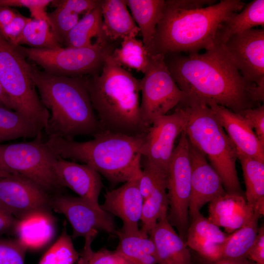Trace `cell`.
<instances>
[{"instance_id":"6da1fadb","label":"cell","mask_w":264,"mask_h":264,"mask_svg":"<svg viewBox=\"0 0 264 264\" xmlns=\"http://www.w3.org/2000/svg\"><path fill=\"white\" fill-rule=\"evenodd\" d=\"M167 67L187 98L214 102L240 113L260 106L256 85L246 82L221 46L202 54L164 55Z\"/></svg>"},{"instance_id":"7a4b0ae2","label":"cell","mask_w":264,"mask_h":264,"mask_svg":"<svg viewBox=\"0 0 264 264\" xmlns=\"http://www.w3.org/2000/svg\"><path fill=\"white\" fill-rule=\"evenodd\" d=\"M28 73L43 105L49 112L48 137L73 140L103 132L93 108L84 77L55 75L27 62Z\"/></svg>"},{"instance_id":"3957f363","label":"cell","mask_w":264,"mask_h":264,"mask_svg":"<svg viewBox=\"0 0 264 264\" xmlns=\"http://www.w3.org/2000/svg\"><path fill=\"white\" fill-rule=\"evenodd\" d=\"M84 78L103 132L130 136L147 132L149 127L140 112L139 79L118 65L111 54L99 73Z\"/></svg>"},{"instance_id":"277c9868","label":"cell","mask_w":264,"mask_h":264,"mask_svg":"<svg viewBox=\"0 0 264 264\" xmlns=\"http://www.w3.org/2000/svg\"><path fill=\"white\" fill-rule=\"evenodd\" d=\"M246 3L240 0H221L198 9H186L165 0L156 27L152 55L188 52L198 53L214 46L217 31L230 15L239 12Z\"/></svg>"},{"instance_id":"5b68a950","label":"cell","mask_w":264,"mask_h":264,"mask_svg":"<svg viewBox=\"0 0 264 264\" xmlns=\"http://www.w3.org/2000/svg\"><path fill=\"white\" fill-rule=\"evenodd\" d=\"M146 134L102 132L85 142L53 136L45 142L58 157L86 164L115 185L139 176Z\"/></svg>"},{"instance_id":"8992f818","label":"cell","mask_w":264,"mask_h":264,"mask_svg":"<svg viewBox=\"0 0 264 264\" xmlns=\"http://www.w3.org/2000/svg\"><path fill=\"white\" fill-rule=\"evenodd\" d=\"M177 106L190 143L208 157L225 191L243 195L236 168L237 149L214 111L205 103L187 98Z\"/></svg>"},{"instance_id":"52a82bcc","label":"cell","mask_w":264,"mask_h":264,"mask_svg":"<svg viewBox=\"0 0 264 264\" xmlns=\"http://www.w3.org/2000/svg\"><path fill=\"white\" fill-rule=\"evenodd\" d=\"M27 61L16 46L0 33V82L14 110L42 130L47 127L49 112L42 104L27 69Z\"/></svg>"},{"instance_id":"ba28073f","label":"cell","mask_w":264,"mask_h":264,"mask_svg":"<svg viewBox=\"0 0 264 264\" xmlns=\"http://www.w3.org/2000/svg\"><path fill=\"white\" fill-rule=\"evenodd\" d=\"M26 59L45 72L58 76L83 77L99 73L106 58L115 49L113 43L96 39L90 46L83 47L38 48L16 46Z\"/></svg>"},{"instance_id":"9c48e42d","label":"cell","mask_w":264,"mask_h":264,"mask_svg":"<svg viewBox=\"0 0 264 264\" xmlns=\"http://www.w3.org/2000/svg\"><path fill=\"white\" fill-rule=\"evenodd\" d=\"M42 136L31 141L0 144V168L29 180L49 196H54L63 188L54 171L58 156Z\"/></svg>"},{"instance_id":"30bf717a","label":"cell","mask_w":264,"mask_h":264,"mask_svg":"<svg viewBox=\"0 0 264 264\" xmlns=\"http://www.w3.org/2000/svg\"><path fill=\"white\" fill-rule=\"evenodd\" d=\"M139 84L142 95L141 114L149 127L155 119L166 115L187 98L172 77L163 54L151 56L149 66L139 80Z\"/></svg>"},{"instance_id":"8fae6325","label":"cell","mask_w":264,"mask_h":264,"mask_svg":"<svg viewBox=\"0 0 264 264\" xmlns=\"http://www.w3.org/2000/svg\"><path fill=\"white\" fill-rule=\"evenodd\" d=\"M191 176L189 143L185 132L183 131L174 149L168 167L167 190L169 209L167 218L185 241L190 222Z\"/></svg>"},{"instance_id":"7c38bea8","label":"cell","mask_w":264,"mask_h":264,"mask_svg":"<svg viewBox=\"0 0 264 264\" xmlns=\"http://www.w3.org/2000/svg\"><path fill=\"white\" fill-rule=\"evenodd\" d=\"M184 116L179 107L173 113L155 119L146 134L141 166L152 167L167 175L175 141L184 131Z\"/></svg>"},{"instance_id":"4fadbf2b","label":"cell","mask_w":264,"mask_h":264,"mask_svg":"<svg viewBox=\"0 0 264 264\" xmlns=\"http://www.w3.org/2000/svg\"><path fill=\"white\" fill-rule=\"evenodd\" d=\"M51 206L66 218L72 228L73 239L97 234L99 231L116 235L112 215L79 197L58 194L51 198Z\"/></svg>"},{"instance_id":"5bb4252c","label":"cell","mask_w":264,"mask_h":264,"mask_svg":"<svg viewBox=\"0 0 264 264\" xmlns=\"http://www.w3.org/2000/svg\"><path fill=\"white\" fill-rule=\"evenodd\" d=\"M221 46L246 82L264 83V28L236 34Z\"/></svg>"},{"instance_id":"9a60e30c","label":"cell","mask_w":264,"mask_h":264,"mask_svg":"<svg viewBox=\"0 0 264 264\" xmlns=\"http://www.w3.org/2000/svg\"><path fill=\"white\" fill-rule=\"evenodd\" d=\"M0 207L18 220L32 213L49 211L51 198L29 180L12 175L0 178Z\"/></svg>"},{"instance_id":"2e32d148","label":"cell","mask_w":264,"mask_h":264,"mask_svg":"<svg viewBox=\"0 0 264 264\" xmlns=\"http://www.w3.org/2000/svg\"><path fill=\"white\" fill-rule=\"evenodd\" d=\"M189 143L191 165L190 219L200 213L205 204L226 192L220 176L208 163L205 155Z\"/></svg>"},{"instance_id":"e0dca14e","label":"cell","mask_w":264,"mask_h":264,"mask_svg":"<svg viewBox=\"0 0 264 264\" xmlns=\"http://www.w3.org/2000/svg\"><path fill=\"white\" fill-rule=\"evenodd\" d=\"M139 177L108 191L104 196L103 203L100 205L104 211L121 219L123 226L120 230L124 233L136 232L140 230L138 222L144 199L138 187Z\"/></svg>"},{"instance_id":"ac0fdd59","label":"cell","mask_w":264,"mask_h":264,"mask_svg":"<svg viewBox=\"0 0 264 264\" xmlns=\"http://www.w3.org/2000/svg\"><path fill=\"white\" fill-rule=\"evenodd\" d=\"M54 171L63 188L67 187L79 197L97 207L103 184L100 174L85 164L68 161L60 157L54 165Z\"/></svg>"},{"instance_id":"d6986e66","label":"cell","mask_w":264,"mask_h":264,"mask_svg":"<svg viewBox=\"0 0 264 264\" xmlns=\"http://www.w3.org/2000/svg\"><path fill=\"white\" fill-rule=\"evenodd\" d=\"M214 111L237 151L264 162V145L240 114L214 102L206 104Z\"/></svg>"},{"instance_id":"ffe728a7","label":"cell","mask_w":264,"mask_h":264,"mask_svg":"<svg viewBox=\"0 0 264 264\" xmlns=\"http://www.w3.org/2000/svg\"><path fill=\"white\" fill-rule=\"evenodd\" d=\"M209 203L208 218L229 234L244 225L258 213L243 195L237 193L226 192Z\"/></svg>"},{"instance_id":"44dd1931","label":"cell","mask_w":264,"mask_h":264,"mask_svg":"<svg viewBox=\"0 0 264 264\" xmlns=\"http://www.w3.org/2000/svg\"><path fill=\"white\" fill-rule=\"evenodd\" d=\"M149 235L155 246L157 264H193L186 241L167 217L159 220Z\"/></svg>"},{"instance_id":"7402d4cb","label":"cell","mask_w":264,"mask_h":264,"mask_svg":"<svg viewBox=\"0 0 264 264\" xmlns=\"http://www.w3.org/2000/svg\"><path fill=\"white\" fill-rule=\"evenodd\" d=\"M100 7L103 31L110 42L136 37L140 33L125 0H101Z\"/></svg>"},{"instance_id":"603a6c76","label":"cell","mask_w":264,"mask_h":264,"mask_svg":"<svg viewBox=\"0 0 264 264\" xmlns=\"http://www.w3.org/2000/svg\"><path fill=\"white\" fill-rule=\"evenodd\" d=\"M54 231L53 219L49 211H40L18 219L14 234L27 249H36L46 244Z\"/></svg>"},{"instance_id":"cb8c5ba5","label":"cell","mask_w":264,"mask_h":264,"mask_svg":"<svg viewBox=\"0 0 264 264\" xmlns=\"http://www.w3.org/2000/svg\"><path fill=\"white\" fill-rule=\"evenodd\" d=\"M101 0H55L56 8L47 13L50 27L61 44L70 30L85 16L99 5Z\"/></svg>"},{"instance_id":"d4e9b609","label":"cell","mask_w":264,"mask_h":264,"mask_svg":"<svg viewBox=\"0 0 264 264\" xmlns=\"http://www.w3.org/2000/svg\"><path fill=\"white\" fill-rule=\"evenodd\" d=\"M264 25V0H254L239 12L230 15L220 25L214 46H222L232 36L254 27Z\"/></svg>"},{"instance_id":"484cf974","label":"cell","mask_w":264,"mask_h":264,"mask_svg":"<svg viewBox=\"0 0 264 264\" xmlns=\"http://www.w3.org/2000/svg\"><path fill=\"white\" fill-rule=\"evenodd\" d=\"M128 8L142 36V42L151 56L156 27L165 6L164 0H125Z\"/></svg>"},{"instance_id":"4316f807","label":"cell","mask_w":264,"mask_h":264,"mask_svg":"<svg viewBox=\"0 0 264 264\" xmlns=\"http://www.w3.org/2000/svg\"><path fill=\"white\" fill-rule=\"evenodd\" d=\"M119 242L115 250L129 264H157L154 244L149 234L140 230L124 233L117 230Z\"/></svg>"},{"instance_id":"83f0119b","label":"cell","mask_w":264,"mask_h":264,"mask_svg":"<svg viewBox=\"0 0 264 264\" xmlns=\"http://www.w3.org/2000/svg\"><path fill=\"white\" fill-rule=\"evenodd\" d=\"M245 185L247 203L260 216L264 215V162L237 151Z\"/></svg>"},{"instance_id":"f1b7e54d","label":"cell","mask_w":264,"mask_h":264,"mask_svg":"<svg viewBox=\"0 0 264 264\" xmlns=\"http://www.w3.org/2000/svg\"><path fill=\"white\" fill-rule=\"evenodd\" d=\"M94 37L107 39L103 29L100 3L80 19L67 34L63 44L66 47H86L93 44Z\"/></svg>"},{"instance_id":"f546056e","label":"cell","mask_w":264,"mask_h":264,"mask_svg":"<svg viewBox=\"0 0 264 264\" xmlns=\"http://www.w3.org/2000/svg\"><path fill=\"white\" fill-rule=\"evenodd\" d=\"M260 215L256 213L244 225L228 234L223 244L222 259L243 261L248 259V252L256 239Z\"/></svg>"},{"instance_id":"4dcf8cb0","label":"cell","mask_w":264,"mask_h":264,"mask_svg":"<svg viewBox=\"0 0 264 264\" xmlns=\"http://www.w3.org/2000/svg\"><path fill=\"white\" fill-rule=\"evenodd\" d=\"M42 130L20 112L0 106V144L19 138H36Z\"/></svg>"},{"instance_id":"1f68e13d","label":"cell","mask_w":264,"mask_h":264,"mask_svg":"<svg viewBox=\"0 0 264 264\" xmlns=\"http://www.w3.org/2000/svg\"><path fill=\"white\" fill-rule=\"evenodd\" d=\"M111 56L120 66L133 69L143 74L149 66L151 57L142 41L132 36L124 38L120 47L113 50Z\"/></svg>"},{"instance_id":"d6a6232c","label":"cell","mask_w":264,"mask_h":264,"mask_svg":"<svg viewBox=\"0 0 264 264\" xmlns=\"http://www.w3.org/2000/svg\"><path fill=\"white\" fill-rule=\"evenodd\" d=\"M169 200L167 180L160 182L143 201L140 230L149 234L157 221L167 216Z\"/></svg>"},{"instance_id":"836d02e7","label":"cell","mask_w":264,"mask_h":264,"mask_svg":"<svg viewBox=\"0 0 264 264\" xmlns=\"http://www.w3.org/2000/svg\"><path fill=\"white\" fill-rule=\"evenodd\" d=\"M228 234L201 213L190 219L186 242L193 250L199 244L205 242L223 244Z\"/></svg>"},{"instance_id":"e575fe53","label":"cell","mask_w":264,"mask_h":264,"mask_svg":"<svg viewBox=\"0 0 264 264\" xmlns=\"http://www.w3.org/2000/svg\"><path fill=\"white\" fill-rule=\"evenodd\" d=\"M23 44L38 48L55 49L62 47L49 23L34 19L26 24L15 46Z\"/></svg>"},{"instance_id":"d590c367","label":"cell","mask_w":264,"mask_h":264,"mask_svg":"<svg viewBox=\"0 0 264 264\" xmlns=\"http://www.w3.org/2000/svg\"><path fill=\"white\" fill-rule=\"evenodd\" d=\"M79 257L65 223L61 236L44 253L39 264H74Z\"/></svg>"},{"instance_id":"8d00e7d4","label":"cell","mask_w":264,"mask_h":264,"mask_svg":"<svg viewBox=\"0 0 264 264\" xmlns=\"http://www.w3.org/2000/svg\"><path fill=\"white\" fill-rule=\"evenodd\" d=\"M97 234H90L85 238L84 246L80 253L77 264H129L115 250L102 248L94 251L91 243Z\"/></svg>"},{"instance_id":"74e56055","label":"cell","mask_w":264,"mask_h":264,"mask_svg":"<svg viewBox=\"0 0 264 264\" xmlns=\"http://www.w3.org/2000/svg\"><path fill=\"white\" fill-rule=\"evenodd\" d=\"M27 250L17 239H0V264H24Z\"/></svg>"},{"instance_id":"f35d334b","label":"cell","mask_w":264,"mask_h":264,"mask_svg":"<svg viewBox=\"0 0 264 264\" xmlns=\"http://www.w3.org/2000/svg\"><path fill=\"white\" fill-rule=\"evenodd\" d=\"M53 1L50 0H0V7L26 8L34 19L43 20L50 24L46 9Z\"/></svg>"},{"instance_id":"ab89813d","label":"cell","mask_w":264,"mask_h":264,"mask_svg":"<svg viewBox=\"0 0 264 264\" xmlns=\"http://www.w3.org/2000/svg\"><path fill=\"white\" fill-rule=\"evenodd\" d=\"M239 114L242 116L261 142L264 145V105L248 108Z\"/></svg>"},{"instance_id":"60d3db41","label":"cell","mask_w":264,"mask_h":264,"mask_svg":"<svg viewBox=\"0 0 264 264\" xmlns=\"http://www.w3.org/2000/svg\"><path fill=\"white\" fill-rule=\"evenodd\" d=\"M31 20L18 12L11 22L0 30V33L8 42L15 45L25 25Z\"/></svg>"},{"instance_id":"b9f144b4","label":"cell","mask_w":264,"mask_h":264,"mask_svg":"<svg viewBox=\"0 0 264 264\" xmlns=\"http://www.w3.org/2000/svg\"><path fill=\"white\" fill-rule=\"evenodd\" d=\"M223 244L205 242L198 245L194 250L206 260L215 264L222 259Z\"/></svg>"},{"instance_id":"7bdbcfd3","label":"cell","mask_w":264,"mask_h":264,"mask_svg":"<svg viewBox=\"0 0 264 264\" xmlns=\"http://www.w3.org/2000/svg\"><path fill=\"white\" fill-rule=\"evenodd\" d=\"M247 259L257 264H264V227L259 228L254 242L250 249Z\"/></svg>"},{"instance_id":"ee69618b","label":"cell","mask_w":264,"mask_h":264,"mask_svg":"<svg viewBox=\"0 0 264 264\" xmlns=\"http://www.w3.org/2000/svg\"><path fill=\"white\" fill-rule=\"evenodd\" d=\"M17 220L0 207V234L14 233Z\"/></svg>"},{"instance_id":"f6af8a7d","label":"cell","mask_w":264,"mask_h":264,"mask_svg":"<svg viewBox=\"0 0 264 264\" xmlns=\"http://www.w3.org/2000/svg\"><path fill=\"white\" fill-rule=\"evenodd\" d=\"M174 5L181 8L194 9L203 8L215 3V0H170Z\"/></svg>"},{"instance_id":"bcb514c9","label":"cell","mask_w":264,"mask_h":264,"mask_svg":"<svg viewBox=\"0 0 264 264\" xmlns=\"http://www.w3.org/2000/svg\"><path fill=\"white\" fill-rule=\"evenodd\" d=\"M18 12L9 7H0V30L9 24Z\"/></svg>"},{"instance_id":"7dc6e473","label":"cell","mask_w":264,"mask_h":264,"mask_svg":"<svg viewBox=\"0 0 264 264\" xmlns=\"http://www.w3.org/2000/svg\"><path fill=\"white\" fill-rule=\"evenodd\" d=\"M0 106L13 110L12 105L5 94L0 82Z\"/></svg>"},{"instance_id":"c3c4849f","label":"cell","mask_w":264,"mask_h":264,"mask_svg":"<svg viewBox=\"0 0 264 264\" xmlns=\"http://www.w3.org/2000/svg\"><path fill=\"white\" fill-rule=\"evenodd\" d=\"M249 260L247 259L243 261H235L222 259L215 264H249Z\"/></svg>"},{"instance_id":"681fc988","label":"cell","mask_w":264,"mask_h":264,"mask_svg":"<svg viewBox=\"0 0 264 264\" xmlns=\"http://www.w3.org/2000/svg\"><path fill=\"white\" fill-rule=\"evenodd\" d=\"M12 175H13L10 174L0 168V178L7 177Z\"/></svg>"},{"instance_id":"f907efd6","label":"cell","mask_w":264,"mask_h":264,"mask_svg":"<svg viewBox=\"0 0 264 264\" xmlns=\"http://www.w3.org/2000/svg\"><path fill=\"white\" fill-rule=\"evenodd\" d=\"M249 264H257L256 263H255L252 261H249Z\"/></svg>"}]
</instances>
